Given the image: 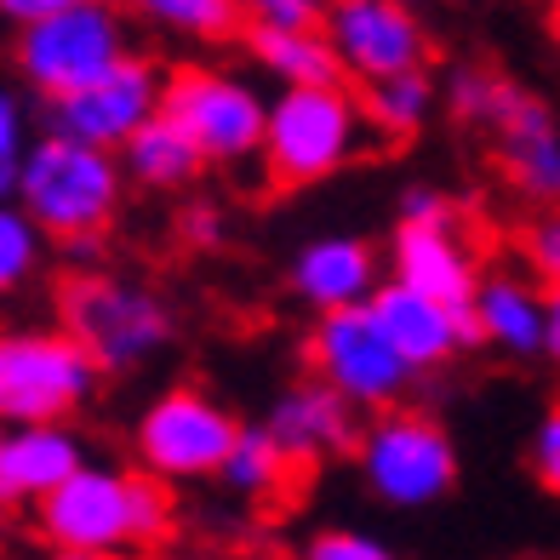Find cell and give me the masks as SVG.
<instances>
[{
  "instance_id": "1f68e13d",
  "label": "cell",
  "mask_w": 560,
  "mask_h": 560,
  "mask_svg": "<svg viewBox=\"0 0 560 560\" xmlns=\"http://www.w3.org/2000/svg\"><path fill=\"white\" fill-rule=\"evenodd\" d=\"M177 229H184L189 246H218L223 241V212L212 207V200H195V207L177 218Z\"/></svg>"
},
{
  "instance_id": "9c48e42d",
  "label": "cell",
  "mask_w": 560,
  "mask_h": 560,
  "mask_svg": "<svg viewBox=\"0 0 560 560\" xmlns=\"http://www.w3.org/2000/svg\"><path fill=\"white\" fill-rule=\"evenodd\" d=\"M310 366L320 384H332L361 412H389L406 395V384H412V361L395 349L384 320L372 315V303H361V310H332L315 320Z\"/></svg>"
},
{
  "instance_id": "277c9868",
  "label": "cell",
  "mask_w": 560,
  "mask_h": 560,
  "mask_svg": "<svg viewBox=\"0 0 560 560\" xmlns=\"http://www.w3.org/2000/svg\"><path fill=\"white\" fill-rule=\"evenodd\" d=\"M366 143V109L361 97L338 86H287L269 104L264 132V172L280 189H303L349 166Z\"/></svg>"
},
{
  "instance_id": "d4e9b609",
  "label": "cell",
  "mask_w": 560,
  "mask_h": 560,
  "mask_svg": "<svg viewBox=\"0 0 560 560\" xmlns=\"http://www.w3.org/2000/svg\"><path fill=\"white\" fill-rule=\"evenodd\" d=\"M40 241L46 229L18 207V200H0V292H18L23 280L40 264Z\"/></svg>"
},
{
  "instance_id": "4dcf8cb0",
  "label": "cell",
  "mask_w": 560,
  "mask_h": 560,
  "mask_svg": "<svg viewBox=\"0 0 560 560\" xmlns=\"http://www.w3.org/2000/svg\"><path fill=\"white\" fill-rule=\"evenodd\" d=\"M23 155H30V115H23L18 92L0 86V161L23 166Z\"/></svg>"
},
{
  "instance_id": "e0dca14e",
  "label": "cell",
  "mask_w": 560,
  "mask_h": 560,
  "mask_svg": "<svg viewBox=\"0 0 560 560\" xmlns=\"http://www.w3.org/2000/svg\"><path fill=\"white\" fill-rule=\"evenodd\" d=\"M86 464L81 441L63 423H18L0 429V509L40 503Z\"/></svg>"
},
{
  "instance_id": "5bb4252c",
  "label": "cell",
  "mask_w": 560,
  "mask_h": 560,
  "mask_svg": "<svg viewBox=\"0 0 560 560\" xmlns=\"http://www.w3.org/2000/svg\"><path fill=\"white\" fill-rule=\"evenodd\" d=\"M372 315L384 320V332L395 338V349L406 354V361H412V372H435L457 349L480 343L475 310H452V303L406 287V280H395V275L372 292Z\"/></svg>"
},
{
  "instance_id": "52a82bcc",
  "label": "cell",
  "mask_w": 560,
  "mask_h": 560,
  "mask_svg": "<svg viewBox=\"0 0 560 560\" xmlns=\"http://www.w3.org/2000/svg\"><path fill=\"white\" fill-rule=\"evenodd\" d=\"M97 384V361L63 326L52 332H0V429L63 423Z\"/></svg>"
},
{
  "instance_id": "d6a6232c",
  "label": "cell",
  "mask_w": 560,
  "mask_h": 560,
  "mask_svg": "<svg viewBox=\"0 0 560 560\" xmlns=\"http://www.w3.org/2000/svg\"><path fill=\"white\" fill-rule=\"evenodd\" d=\"M69 7H81V0H0V18L7 23H40V18H52V12H69Z\"/></svg>"
},
{
  "instance_id": "d6986e66",
  "label": "cell",
  "mask_w": 560,
  "mask_h": 560,
  "mask_svg": "<svg viewBox=\"0 0 560 560\" xmlns=\"http://www.w3.org/2000/svg\"><path fill=\"white\" fill-rule=\"evenodd\" d=\"M475 326L480 343L503 354H549V292H538L521 275H480Z\"/></svg>"
},
{
  "instance_id": "603a6c76",
  "label": "cell",
  "mask_w": 560,
  "mask_h": 560,
  "mask_svg": "<svg viewBox=\"0 0 560 560\" xmlns=\"http://www.w3.org/2000/svg\"><path fill=\"white\" fill-rule=\"evenodd\" d=\"M287 475H292L287 446H280L269 429H241V441L223 464V487H235L241 498H269V492L287 487Z\"/></svg>"
},
{
  "instance_id": "7402d4cb",
  "label": "cell",
  "mask_w": 560,
  "mask_h": 560,
  "mask_svg": "<svg viewBox=\"0 0 560 560\" xmlns=\"http://www.w3.org/2000/svg\"><path fill=\"white\" fill-rule=\"evenodd\" d=\"M361 109H366V126H377L384 138H412L418 126L429 120V109H435V81H429L423 69L366 81L361 86Z\"/></svg>"
},
{
  "instance_id": "836d02e7",
  "label": "cell",
  "mask_w": 560,
  "mask_h": 560,
  "mask_svg": "<svg viewBox=\"0 0 560 560\" xmlns=\"http://www.w3.org/2000/svg\"><path fill=\"white\" fill-rule=\"evenodd\" d=\"M549 354L560 361V280L549 287Z\"/></svg>"
},
{
  "instance_id": "8d00e7d4",
  "label": "cell",
  "mask_w": 560,
  "mask_h": 560,
  "mask_svg": "<svg viewBox=\"0 0 560 560\" xmlns=\"http://www.w3.org/2000/svg\"><path fill=\"white\" fill-rule=\"evenodd\" d=\"M406 7H418V0H406Z\"/></svg>"
},
{
  "instance_id": "8fae6325",
  "label": "cell",
  "mask_w": 560,
  "mask_h": 560,
  "mask_svg": "<svg viewBox=\"0 0 560 560\" xmlns=\"http://www.w3.org/2000/svg\"><path fill=\"white\" fill-rule=\"evenodd\" d=\"M235 441H241V423L200 389H166L138 423V457L161 480L223 475Z\"/></svg>"
},
{
  "instance_id": "6da1fadb",
  "label": "cell",
  "mask_w": 560,
  "mask_h": 560,
  "mask_svg": "<svg viewBox=\"0 0 560 560\" xmlns=\"http://www.w3.org/2000/svg\"><path fill=\"white\" fill-rule=\"evenodd\" d=\"M40 532L58 549L120 555L149 549L172 532V498L161 475H126L104 464H81L52 498H40Z\"/></svg>"
},
{
  "instance_id": "2e32d148",
  "label": "cell",
  "mask_w": 560,
  "mask_h": 560,
  "mask_svg": "<svg viewBox=\"0 0 560 560\" xmlns=\"http://www.w3.org/2000/svg\"><path fill=\"white\" fill-rule=\"evenodd\" d=\"M389 269H395V280H406V287H418L429 298L452 303V310H475L480 264H475L469 241H457V223H446V229L400 223L395 229V246H389Z\"/></svg>"
},
{
  "instance_id": "cb8c5ba5",
  "label": "cell",
  "mask_w": 560,
  "mask_h": 560,
  "mask_svg": "<svg viewBox=\"0 0 560 560\" xmlns=\"http://www.w3.org/2000/svg\"><path fill=\"white\" fill-rule=\"evenodd\" d=\"M132 7L143 18H155L161 30L195 35V40H223V35H235V23H241L235 0H132Z\"/></svg>"
},
{
  "instance_id": "4fadbf2b",
  "label": "cell",
  "mask_w": 560,
  "mask_h": 560,
  "mask_svg": "<svg viewBox=\"0 0 560 560\" xmlns=\"http://www.w3.org/2000/svg\"><path fill=\"white\" fill-rule=\"evenodd\" d=\"M161 109H166L161 69L143 63V58H126V63H115L104 74V81H92L86 92L52 104V132L97 143V149H115V155H120V149L132 143Z\"/></svg>"
},
{
  "instance_id": "e575fe53",
  "label": "cell",
  "mask_w": 560,
  "mask_h": 560,
  "mask_svg": "<svg viewBox=\"0 0 560 560\" xmlns=\"http://www.w3.org/2000/svg\"><path fill=\"white\" fill-rule=\"evenodd\" d=\"M63 252H69V264H74V269H86V264L97 258V235H86V241H63Z\"/></svg>"
},
{
  "instance_id": "5b68a950",
  "label": "cell",
  "mask_w": 560,
  "mask_h": 560,
  "mask_svg": "<svg viewBox=\"0 0 560 560\" xmlns=\"http://www.w3.org/2000/svg\"><path fill=\"white\" fill-rule=\"evenodd\" d=\"M58 320L97 361V372H132L149 354H161L172 338V315L155 292L120 275H97V269H81L63 280Z\"/></svg>"
},
{
  "instance_id": "44dd1931",
  "label": "cell",
  "mask_w": 560,
  "mask_h": 560,
  "mask_svg": "<svg viewBox=\"0 0 560 560\" xmlns=\"http://www.w3.org/2000/svg\"><path fill=\"white\" fill-rule=\"evenodd\" d=\"M120 166H126V177H132V184H143V189H184V184H195V177H200L207 155H200V143L161 109L132 143L120 149Z\"/></svg>"
},
{
  "instance_id": "7c38bea8",
  "label": "cell",
  "mask_w": 560,
  "mask_h": 560,
  "mask_svg": "<svg viewBox=\"0 0 560 560\" xmlns=\"http://www.w3.org/2000/svg\"><path fill=\"white\" fill-rule=\"evenodd\" d=\"M320 30L332 40L343 74H354L361 86L384 81V74L423 69L429 58L423 23L406 0H326Z\"/></svg>"
},
{
  "instance_id": "484cf974",
  "label": "cell",
  "mask_w": 560,
  "mask_h": 560,
  "mask_svg": "<svg viewBox=\"0 0 560 560\" xmlns=\"http://www.w3.org/2000/svg\"><path fill=\"white\" fill-rule=\"evenodd\" d=\"M303 560H395L389 544H377L372 532H320V538H310V549H303Z\"/></svg>"
},
{
  "instance_id": "ffe728a7",
  "label": "cell",
  "mask_w": 560,
  "mask_h": 560,
  "mask_svg": "<svg viewBox=\"0 0 560 560\" xmlns=\"http://www.w3.org/2000/svg\"><path fill=\"white\" fill-rule=\"evenodd\" d=\"M252 58L280 86H338L343 63L320 23H252Z\"/></svg>"
},
{
  "instance_id": "7a4b0ae2",
  "label": "cell",
  "mask_w": 560,
  "mask_h": 560,
  "mask_svg": "<svg viewBox=\"0 0 560 560\" xmlns=\"http://www.w3.org/2000/svg\"><path fill=\"white\" fill-rule=\"evenodd\" d=\"M446 104L457 120L492 132V149L526 200L560 207V120L544 97L521 92L492 69H457L446 81Z\"/></svg>"
},
{
  "instance_id": "8992f818",
  "label": "cell",
  "mask_w": 560,
  "mask_h": 560,
  "mask_svg": "<svg viewBox=\"0 0 560 560\" xmlns=\"http://www.w3.org/2000/svg\"><path fill=\"white\" fill-rule=\"evenodd\" d=\"M126 23L109 0H81L69 12H52L40 23H23L12 63L23 74V86L40 92L46 104L86 92L92 81H104L115 63H126Z\"/></svg>"
},
{
  "instance_id": "d590c367",
  "label": "cell",
  "mask_w": 560,
  "mask_h": 560,
  "mask_svg": "<svg viewBox=\"0 0 560 560\" xmlns=\"http://www.w3.org/2000/svg\"><path fill=\"white\" fill-rule=\"evenodd\" d=\"M58 560H115V555H81V549H58Z\"/></svg>"
},
{
  "instance_id": "f1b7e54d",
  "label": "cell",
  "mask_w": 560,
  "mask_h": 560,
  "mask_svg": "<svg viewBox=\"0 0 560 560\" xmlns=\"http://www.w3.org/2000/svg\"><path fill=\"white\" fill-rule=\"evenodd\" d=\"M532 475H538L549 492H560V406H549L538 435H532Z\"/></svg>"
},
{
  "instance_id": "9a60e30c",
  "label": "cell",
  "mask_w": 560,
  "mask_h": 560,
  "mask_svg": "<svg viewBox=\"0 0 560 560\" xmlns=\"http://www.w3.org/2000/svg\"><path fill=\"white\" fill-rule=\"evenodd\" d=\"M354 412L361 406H349L332 384H320V377H303L292 384L269 406V435L287 446L292 464H320V457H338L349 446H361V429H354Z\"/></svg>"
},
{
  "instance_id": "ac0fdd59",
  "label": "cell",
  "mask_w": 560,
  "mask_h": 560,
  "mask_svg": "<svg viewBox=\"0 0 560 560\" xmlns=\"http://www.w3.org/2000/svg\"><path fill=\"white\" fill-rule=\"evenodd\" d=\"M377 287H384V280H377V258H372V246L354 241V235H320L292 258V292L310 303L315 315L361 310V303H372Z\"/></svg>"
},
{
  "instance_id": "30bf717a",
  "label": "cell",
  "mask_w": 560,
  "mask_h": 560,
  "mask_svg": "<svg viewBox=\"0 0 560 560\" xmlns=\"http://www.w3.org/2000/svg\"><path fill=\"white\" fill-rule=\"evenodd\" d=\"M166 115L184 126L200 143L207 161H252L264 155V132H269V104L258 86L241 81L229 69H184L166 81Z\"/></svg>"
},
{
  "instance_id": "3957f363",
  "label": "cell",
  "mask_w": 560,
  "mask_h": 560,
  "mask_svg": "<svg viewBox=\"0 0 560 560\" xmlns=\"http://www.w3.org/2000/svg\"><path fill=\"white\" fill-rule=\"evenodd\" d=\"M120 189H126V166L115 149H97L63 132L35 138L18 166V207L52 241L104 235L120 207Z\"/></svg>"
},
{
  "instance_id": "ba28073f",
  "label": "cell",
  "mask_w": 560,
  "mask_h": 560,
  "mask_svg": "<svg viewBox=\"0 0 560 560\" xmlns=\"http://www.w3.org/2000/svg\"><path fill=\"white\" fill-rule=\"evenodd\" d=\"M354 452H361V475H366L372 498H384L389 509L441 503L452 492V480H457L452 435H446L435 418L406 412V406L377 412Z\"/></svg>"
},
{
  "instance_id": "f546056e",
  "label": "cell",
  "mask_w": 560,
  "mask_h": 560,
  "mask_svg": "<svg viewBox=\"0 0 560 560\" xmlns=\"http://www.w3.org/2000/svg\"><path fill=\"white\" fill-rule=\"evenodd\" d=\"M241 18L252 23H320L326 0H235Z\"/></svg>"
},
{
  "instance_id": "83f0119b",
  "label": "cell",
  "mask_w": 560,
  "mask_h": 560,
  "mask_svg": "<svg viewBox=\"0 0 560 560\" xmlns=\"http://www.w3.org/2000/svg\"><path fill=\"white\" fill-rule=\"evenodd\" d=\"M400 223H418V229H446V223H457V207L441 195V189H429V184H418V189H406L400 195Z\"/></svg>"
},
{
  "instance_id": "4316f807",
  "label": "cell",
  "mask_w": 560,
  "mask_h": 560,
  "mask_svg": "<svg viewBox=\"0 0 560 560\" xmlns=\"http://www.w3.org/2000/svg\"><path fill=\"white\" fill-rule=\"evenodd\" d=\"M526 258L538 275H549V287L560 280V207H549L538 223L526 229Z\"/></svg>"
}]
</instances>
